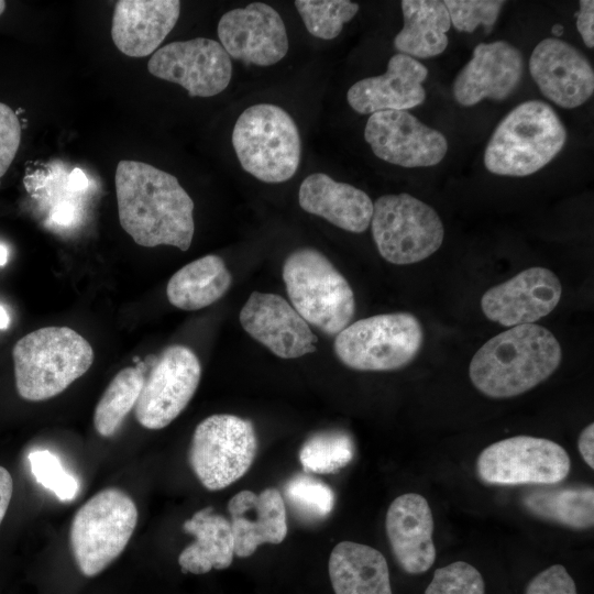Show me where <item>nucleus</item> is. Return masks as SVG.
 <instances>
[{
  "instance_id": "1",
  "label": "nucleus",
  "mask_w": 594,
  "mask_h": 594,
  "mask_svg": "<svg viewBox=\"0 0 594 594\" xmlns=\"http://www.w3.org/2000/svg\"><path fill=\"white\" fill-rule=\"evenodd\" d=\"M119 221L145 248L191 244L194 201L178 179L151 164L122 160L114 176Z\"/></svg>"
},
{
  "instance_id": "2",
  "label": "nucleus",
  "mask_w": 594,
  "mask_h": 594,
  "mask_svg": "<svg viewBox=\"0 0 594 594\" xmlns=\"http://www.w3.org/2000/svg\"><path fill=\"white\" fill-rule=\"evenodd\" d=\"M562 350L544 327H512L485 342L474 354L469 375L474 387L491 398L521 395L558 369Z\"/></svg>"
},
{
  "instance_id": "3",
  "label": "nucleus",
  "mask_w": 594,
  "mask_h": 594,
  "mask_svg": "<svg viewBox=\"0 0 594 594\" xmlns=\"http://www.w3.org/2000/svg\"><path fill=\"white\" fill-rule=\"evenodd\" d=\"M565 141V128L552 107L541 100H527L494 130L485 147L484 165L496 175L528 176L549 164Z\"/></svg>"
},
{
  "instance_id": "4",
  "label": "nucleus",
  "mask_w": 594,
  "mask_h": 594,
  "mask_svg": "<svg viewBox=\"0 0 594 594\" xmlns=\"http://www.w3.org/2000/svg\"><path fill=\"white\" fill-rule=\"evenodd\" d=\"M12 356L19 395L40 402L61 394L82 376L94 362V350L70 328L45 327L21 338Z\"/></svg>"
},
{
  "instance_id": "5",
  "label": "nucleus",
  "mask_w": 594,
  "mask_h": 594,
  "mask_svg": "<svg viewBox=\"0 0 594 594\" xmlns=\"http://www.w3.org/2000/svg\"><path fill=\"white\" fill-rule=\"evenodd\" d=\"M283 279L296 311L327 336L350 324L355 300L344 276L319 251L302 248L285 260Z\"/></svg>"
},
{
  "instance_id": "6",
  "label": "nucleus",
  "mask_w": 594,
  "mask_h": 594,
  "mask_svg": "<svg viewBox=\"0 0 594 594\" xmlns=\"http://www.w3.org/2000/svg\"><path fill=\"white\" fill-rule=\"evenodd\" d=\"M232 145L242 168L265 183H283L296 173L301 142L294 119L280 107L246 108L232 131Z\"/></svg>"
},
{
  "instance_id": "7",
  "label": "nucleus",
  "mask_w": 594,
  "mask_h": 594,
  "mask_svg": "<svg viewBox=\"0 0 594 594\" xmlns=\"http://www.w3.org/2000/svg\"><path fill=\"white\" fill-rule=\"evenodd\" d=\"M138 515L133 499L117 487L98 492L77 510L69 541L81 574L88 578L99 574L123 552L136 527Z\"/></svg>"
},
{
  "instance_id": "8",
  "label": "nucleus",
  "mask_w": 594,
  "mask_h": 594,
  "mask_svg": "<svg viewBox=\"0 0 594 594\" xmlns=\"http://www.w3.org/2000/svg\"><path fill=\"white\" fill-rule=\"evenodd\" d=\"M424 342L420 321L410 312L382 314L346 326L334 339L338 359L365 372L395 371L408 365Z\"/></svg>"
},
{
  "instance_id": "9",
  "label": "nucleus",
  "mask_w": 594,
  "mask_h": 594,
  "mask_svg": "<svg viewBox=\"0 0 594 594\" xmlns=\"http://www.w3.org/2000/svg\"><path fill=\"white\" fill-rule=\"evenodd\" d=\"M370 224L380 254L396 265L426 260L441 246L444 238L437 211L405 193L377 198Z\"/></svg>"
},
{
  "instance_id": "10",
  "label": "nucleus",
  "mask_w": 594,
  "mask_h": 594,
  "mask_svg": "<svg viewBox=\"0 0 594 594\" xmlns=\"http://www.w3.org/2000/svg\"><path fill=\"white\" fill-rule=\"evenodd\" d=\"M256 451L257 438L250 420L217 414L197 425L188 460L200 483L209 491H219L249 471Z\"/></svg>"
},
{
  "instance_id": "11",
  "label": "nucleus",
  "mask_w": 594,
  "mask_h": 594,
  "mask_svg": "<svg viewBox=\"0 0 594 594\" xmlns=\"http://www.w3.org/2000/svg\"><path fill=\"white\" fill-rule=\"evenodd\" d=\"M571 460L557 442L516 436L486 447L476 460L480 479L494 485H552L570 473Z\"/></svg>"
},
{
  "instance_id": "12",
  "label": "nucleus",
  "mask_w": 594,
  "mask_h": 594,
  "mask_svg": "<svg viewBox=\"0 0 594 594\" xmlns=\"http://www.w3.org/2000/svg\"><path fill=\"white\" fill-rule=\"evenodd\" d=\"M201 376L197 355L182 344L167 346L155 360L134 406L141 426L158 430L168 426L193 398Z\"/></svg>"
},
{
  "instance_id": "13",
  "label": "nucleus",
  "mask_w": 594,
  "mask_h": 594,
  "mask_svg": "<svg viewBox=\"0 0 594 594\" xmlns=\"http://www.w3.org/2000/svg\"><path fill=\"white\" fill-rule=\"evenodd\" d=\"M148 72L178 84L190 97H212L223 91L232 76L231 57L211 38L176 41L156 50L147 63Z\"/></svg>"
},
{
  "instance_id": "14",
  "label": "nucleus",
  "mask_w": 594,
  "mask_h": 594,
  "mask_svg": "<svg viewBox=\"0 0 594 594\" xmlns=\"http://www.w3.org/2000/svg\"><path fill=\"white\" fill-rule=\"evenodd\" d=\"M364 138L378 158L407 168L435 166L444 158L449 147L441 132L406 110L372 113Z\"/></svg>"
},
{
  "instance_id": "15",
  "label": "nucleus",
  "mask_w": 594,
  "mask_h": 594,
  "mask_svg": "<svg viewBox=\"0 0 594 594\" xmlns=\"http://www.w3.org/2000/svg\"><path fill=\"white\" fill-rule=\"evenodd\" d=\"M217 33L228 55L246 64L271 66L288 51L283 19L262 2L226 12L219 20Z\"/></svg>"
},
{
  "instance_id": "16",
  "label": "nucleus",
  "mask_w": 594,
  "mask_h": 594,
  "mask_svg": "<svg viewBox=\"0 0 594 594\" xmlns=\"http://www.w3.org/2000/svg\"><path fill=\"white\" fill-rule=\"evenodd\" d=\"M561 295L562 286L554 273L544 267H530L486 290L481 308L488 320L512 328L548 316Z\"/></svg>"
},
{
  "instance_id": "17",
  "label": "nucleus",
  "mask_w": 594,
  "mask_h": 594,
  "mask_svg": "<svg viewBox=\"0 0 594 594\" xmlns=\"http://www.w3.org/2000/svg\"><path fill=\"white\" fill-rule=\"evenodd\" d=\"M529 72L541 94L557 106L573 109L594 91V70L576 47L560 38L540 41L529 58Z\"/></svg>"
},
{
  "instance_id": "18",
  "label": "nucleus",
  "mask_w": 594,
  "mask_h": 594,
  "mask_svg": "<svg viewBox=\"0 0 594 594\" xmlns=\"http://www.w3.org/2000/svg\"><path fill=\"white\" fill-rule=\"evenodd\" d=\"M240 323L278 358L296 359L316 351L317 336L279 295L252 293L240 311Z\"/></svg>"
},
{
  "instance_id": "19",
  "label": "nucleus",
  "mask_w": 594,
  "mask_h": 594,
  "mask_svg": "<svg viewBox=\"0 0 594 594\" xmlns=\"http://www.w3.org/2000/svg\"><path fill=\"white\" fill-rule=\"evenodd\" d=\"M522 72L524 58L517 47L505 41L480 43L454 79V99L464 107L485 98L502 101L517 89Z\"/></svg>"
},
{
  "instance_id": "20",
  "label": "nucleus",
  "mask_w": 594,
  "mask_h": 594,
  "mask_svg": "<svg viewBox=\"0 0 594 594\" xmlns=\"http://www.w3.org/2000/svg\"><path fill=\"white\" fill-rule=\"evenodd\" d=\"M428 69L416 58L398 53L393 55L384 74L361 79L346 95L350 107L361 114L386 110H408L426 99L422 82Z\"/></svg>"
},
{
  "instance_id": "21",
  "label": "nucleus",
  "mask_w": 594,
  "mask_h": 594,
  "mask_svg": "<svg viewBox=\"0 0 594 594\" xmlns=\"http://www.w3.org/2000/svg\"><path fill=\"white\" fill-rule=\"evenodd\" d=\"M385 529L393 556L408 574L427 572L436 560L433 518L427 499L406 493L389 505Z\"/></svg>"
},
{
  "instance_id": "22",
  "label": "nucleus",
  "mask_w": 594,
  "mask_h": 594,
  "mask_svg": "<svg viewBox=\"0 0 594 594\" xmlns=\"http://www.w3.org/2000/svg\"><path fill=\"white\" fill-rule=\"evenodd\" d=\"M228 512L239 558L252 556L263 543H280L287 535L286 504L277 488L241 491L230 498Z\"/></svg>"
},
{
  "instance_id": "23",
  "label": "nucleus",
  "mask_w": 594,
  "mask_h": 594,
  "mask_svg": "<svg viewBox=\"0 0 594 594\" xmlns=\"http://www.w3.org/2000/svg\"><path fill=\"white\" fill-rule=\"evenodd\" d=\"M179 14L178 0H120L112 15V41L127 56H148L173 30Z\"/></svg>"
},
{
  "instance_id": "24",
  "label": "nucleus",
  "mask_w": 594,
  "mask_h": 594,
  "mask_svg": "<svg viewBox=\"0 0 594 594\" xmlns=\"http://www.w3.org/2000/svg\"><path fill=\"white\" fill-rule=\"evenodd\" d=\"M298 202L305 211L353 233L364 232L373 215V202L366 193L323 173H314L302 180Z\"/></svg>"
},
{
  "instance_id": "25",
  "label": "nucleus",
  "mask_w": 594,
  "mask_h": 594,
  "mask_svg": "<svg viewBox=\"0 0 594 594\" xmlns=\"http://www.w3.org/2000/svg\"><path fill=\"white\" fill-rule=\"evenodd\" d=\"M328 569L334 594H393L386 559L370 546L339 542Z\"/></svg>"
},
{
  "instance_id": "26",
  "label": "nucleus",
  "mask_w": 594,
  "mask_h": 594,
  "mask_svg": "<svg viewBox=\"0 0 594 594\" xmlns=\"http://www.w3.org/2000/svg\"><path fill=\"white\" fill-rule=\"evenodd\" d=\"M183 530L195 537L178 557L184 573L205 574L231 565L234 557L231 524L224 516L215 514L211 506L196 512L183 524Z\"/></svg>"
},
{
  "instance_id": "27",
  "label": "nucleus",
  "mask_w": 594,
  "mask_h": 594,
  "mask_svg": "<svg viewBox=\"0 0 594 594\" xmlns=\"http://www.w3.org/2000/svg\"><path fill=\"white\" fill-rule=\"evenodd\" d=\"M404 25L394 38L395 48L413 58L440 55L449 44L450 16L443 1H402Z\"/></svg>"
},
{
  "instance_id": "28",
  "label": "nucleus",
  "mask_w": 594,
  "mask_h": 594,
  "mask_svg": "<svg viewBox=\"0 0 594 594\" xmlns=\"http://www.w3.org/2000/svg\"><path fill=\"white\" fill-rule=\"evenodd\" d=\"M232 276L224 261L215 254L197 258L178 270L168 280V301L183 310H198L220 299Z\"/></svg>"
},
{
  "instance_id": "29",
  "label": "nucleus",
  "mask_w": 594,
  "mask_h": 594,
  "mask_svg": "<svg viewBox=\"0 0 594 594\" xmlns=\"http://www.w3.org/2000/svg\"><path fill=\"white\" fill-rule=\"evenodd\" d=\"M524 505L532 515L573 529H587L594 522V490L572 486L537 490L524 497Z\"/></svg>"
},
{
  "instance_id": "30",
  "label": "nucleus",
  "mask_w": 594,
  "mask_h": 594,
  "mask_svg": "<svg viewBox=\"0 0 594 594\" xmlns=\"http://www.w3.org/2000/svg\"><path fill=\"white\" fill-rule=\"evenodd\" d=\"M143 384L144 374L140 367H125L113 377L94 414V426L100 436L109 438L118 432L134 408Z\"/></svg>"
},
{
  "instance_id": "31",
  "label": "nucleus",
  "mask_w": 594,
  "mask_h": 594,
  "mask_svg": "<svg viewBox=\"0 0 594 594\" xmlns=\"http://www.w3.org/2000/svg\"><path fill=\"white\" fill-rule=\"evenodd\" d=\"M354 444L343 431H324L309 438L299 451V461L306 472L330 474L351 462Z\"/></svg>"
},
{
  "instance_id": "32",
  "label": "nucleus",
  "mask_w": 594,
  "mask_h": 594,
  "mask_svg": "<svg viewBox=\"0 0 594 594\" xmlns=\"http://www.w3.org/2000/svg\"><path fill=\"white\" fill-rule=\"evenodd\" d=\"M294 3L308 32L322 40L337 37L343 24L359 11V4L349 0H297Z\"/></svg>"
},
{
  "instance_id": "33",
  "label": "nucleus",
  "mask_w": 594,
  "mask_h": 594,
  "mask_svg": "<svg viewBox=\"0 0 594 594\" xmlns=\"http://www.w3.org/2000/svg\"><path fill=\"white\" fill-rule=\"evenodd\" d=\"M284 492L287 504L307 521L324 519L334 506L333 491L307 474L293 476L286 483Z\"/></svg>"
},
{
  "instance_id": "34",
  "label": "nucleus",
  "mask_w": 594,
  "mask_h": 594,
  "mask_svg": "<svg viewBox=\"0 0 594 594\" xmlns=\"http://www.w3.org/2000/svg\"><path fill=\"white\" fill-rule=\"evenodd\" d=\"M31 472L45 488L62 502H68L78 493V481L62 465L56 454L48 450H36L29 454Z\"/></svg>"
},
{
  "instance_id": "35",
  "label": "nucleus",
  "mask_w": 594,
  "mask_h": 594,
  "mask_svg": "<svg viewBox=\"0 0 594 594\" xmlns=\"http://www.w3.org/2000/svg\"><path fill=\"white\" fill-rule=\"evenodd\" d=\"M424 594H485V583L472 564L455 561L435 571Z\"/></svg>"
},
{
  "instance_id": "36",
  "label": "nucleus",
  "mask_w": 594,
  "mask_h": 594,
  "mask_svg": "<svg viewBox=\"0 0 594 594\" xmlns=\"http://www.w3.org/2000/svg\"><path fill=\"white\" fill-rule=\"evenodd\" d=\"M443 3L451 24L460 32L471 33L480 25H494L505 1L446 0Z\"/></svg>"
},
{
  "instance_id": "37",
  "label": "nucleus",
  "mask_w": 594,
  "mask_h": 594,
  "mask_svg": "<svg viewBox=\"0 0 594 594\" xmlns=\"http://www.w3.org/2000/svg\"><path fill=\"white\" fill-rule=\"evenodd\" d=\"M21 134L16 113L8 105L0 102V184L18 153Z\"/></svg>"
},
{
  "instance_id": "38",
  "label": "nucleus",
  "mask_w": 594,
  "mask_h": 594,
  "mask_svg": "<svg viewBox=\"0 0 594 594\" xmlns=\"http://www.w3.org/2000/svg\"><path fill=\"white\" fill-rule=\"evenodd\" d=\"M525 594H578V590L566 569L553 564L529 581Z\"/></svg>"
},
{
  "instance_id": "39",
  "label": "nucleus",
  "mask_w": 594,
  "mask_h": 594,
  "mask_svg": "<svg viewBox=\"0 0 594 594\" xmlns=\"http://www.w3.org/2000/svg\"><path fill=\"white\" fill-rule=\"evenodd\" d=\"M576 28L588 48L594 47V1H580V10L576 14Z\"/></svg>"
},
{
  "instance_id": "40",
  "label": "nucleus",
  "mask_w": 594,
  "mask_h": 594,
  "mask_svg": "<svg viewBox=\"0 0 594 594\" xmlns=\"http://www.w3.org/2000/svg\"><path fill=\"white\" fill-rule=\"evenodd\" d=\"M578 448L584 462L594 469V424L586 426L580 433Z\"/></svg>"
},
{
  "instance_id": "41",
  "label": "nucleus",
  "mask_w": 594,
  "mask_h": 594,
  "mask_svg": "<svg viewBox=\"0 0 594 594\" xmlns=\"http://www.w3.org/2000/svg\"><path fill=\"white\" fill-rule=\"evenodd\" d=\"M13 493V480L9 471L0 465V525L7 514Z\"/></svg>"
},
{
  "instance_id": "42",
  "label": "nucleus",
  "mask_w": 594,
  "mask_h": 594,
  "mask_svg": "<svg viewBox=\"0 0 594 594\" xmlns=\"http://www.w3.org/2000/svg\"><path fill=\"white\" fill-rule=\"evenodd\" d=\"M75 209L69 204L58 205L52 212V218L55 222L59 224H67L74 219Z\"/></svg>"
},
{
  "instance_id": "43",
  "label": "nucleus",
  "mask_w": 594,
  "mask_h": 594,
  "mask_svg": "<svg viewBox=\"0 0 594 594\" xmlns=\"http://www.w3.org/2000/svg\"><path fill=\"white\" fill-rule=\"evenodd\" d=\"M88 186V179L84 172L79 168H75L68 176V187L73 190L86 189Z\"/></svg>"
},
{
  "instance_id": "44",
  "label": "nucleus",
  "mask_w": 594,
  "mask_h": 594,
  "mask_svg": "<svg viewBox=\"0 0 594 594\" xmlns=\"http://www.w3.org/2000/svg\"><path fill=\"white\" fill-rule=\"evenodd\" d=\"M9 323H10L9 314L6 310V308L0 305V330L7 329Z\"/></svg>"
},
{
  "instance_id": "45",
  "label": "nucleus",
  "mask_w": 594,
  "mask_h": 594,
  "mask_svg": "<svg viewBox=\"0 0 594 594\" xmlns=\"http://www.w3.org/2000/svg\"><path fill=\"white\" fill-rule=\"evenodd\" d=\"M8 261V250L4 245H0V266L6 265Z\"/></svg>"
},
{
  "instance_id": "46",
  "label": "nucleus",
  "mask_w": 594,
  "mask_h": 594,
  "mask_svg": "<svg viewBox=\"0 0 594 594\" xmlns=\"http://www.w3.org/2000/svg\"><path fill=\"white\" fill-rule=\"evenodd\" d=\"M563 30H564L563 25L557 23V24H554V25L552 26L551 32H552V34L556 36V38H558L559 36L562 35Z\"/></svg>"
},
{
  "instance_id": "47",
  "label": "nucleus",
  "mask_w": 594,
  "mask_h": 594,
  "mask_svg": "<svg viewBox=\"0 0 594 594\" xmlns=\"http://www.w3.org/2000/svg\"><path fill=\"white\" fill-rule=\"evenodd\" d=\"M6 6H7L6 1L0 0V15H1V14L3 13V11L6 10Z\"/></svg>"
}]
</instances>
